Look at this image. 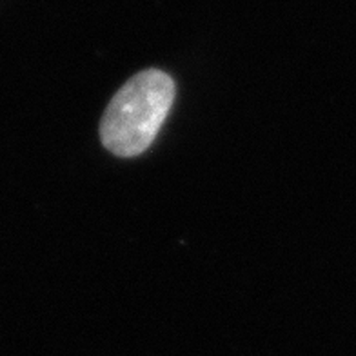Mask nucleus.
Masks as SVG:
<instances>
[{
	"instance_id": "nucleus-1",
	"label": "nucleus",
	"mask_w": 356,
	"mask_h": 356,
	"mask_svg": "<svg viewBox=\"0 0 356 356\" xmlns=\"http://www.w3.org/2000/svg\"><path fill=\"white\" fill-rule=\"evenodd\" d=\"M175 80L162 70H144L118 89L100 120V140L122 159L142 155L164 126L175 102Z\"/></svg>"
}]
</instances>
